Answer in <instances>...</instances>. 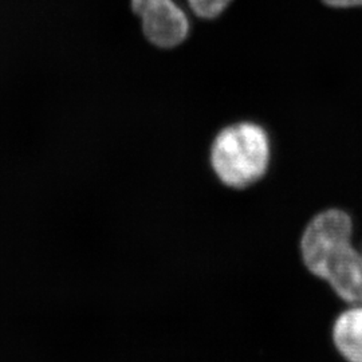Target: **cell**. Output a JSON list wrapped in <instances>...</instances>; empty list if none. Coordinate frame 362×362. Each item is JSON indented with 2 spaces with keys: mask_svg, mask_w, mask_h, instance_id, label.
<instances>
[{
  "mask_svg": "<svg viewBox=\"0 0 362 362\" xmlns=\"http://www.w3.org/2000/svg\"><path fill=\"white\" fill-rule=\"evenodd\" d=\"M353 219L339 208H327L305 226L299 251L313 276L348 305H362V247L353 246Z\"/></svg>",
  "mask_w": 362,
  "mask_h": 362,
  "instance_id": "6da1fadb",
  "label": "cell"
},
{
  "mask_svg": "<svg viewBox=\"0 0 362 362\" xmlns=\"http://www.w3.org/2000/svg\"><path fill=\"white\" fill-rule=\"evenodd\" d=\"M272 143L267 130L251 121L220 130L209 149V164L218 180L231 189H246L270 168Z\"/></svg>",
  "mask_w": 362,
  "mask_h": 362,
  "instance_id": "7a4b0ae2",
  "label": "cell"
},
{
  "mask_svg": "<svg viewBox=\"0 0 362 362\" xmlns=\"http://www.w3.org/2000/svg\"><path fill=\"white\" fill-rule=\"evenodd\" d=\"M333 345L346 362H362V305H349L332 327Z\"/></svg>",
  "mask_w": 362,
  "mask_h": 362,
  "instance_id": "3957f363",
  "label": "cell"
},
{
  "mask_svg": "<svg viewBox=\"0 0 362 362\" xmlns=\"http://www.w3.org/2000/svg\"><path fill=\"white\" fill-rule=\"evenodd\" d=\"M233 0H188L189 7L200 19L212 21L224 13Z\"/></svg>",
  "mask_w": 362,
  "mask_h": 362,
  "instance_id": "277c9868",
  "label": "cell"
},
{
  "mask_svg": "<svg viewBox=\"0 0 362 362\" xmlns=\"http://www.w3.org/2000/svg\"><path fill=\"white\" fill-rule=\"evenodd\" d=\"M325 6L333 8H354L362 7V0H322Z\"/></svg>",
  "mask_w": 362,
  "mask_h": 362,
  "instance_id": "5b68a950",
  "label": "cell"
}]
</instances>
